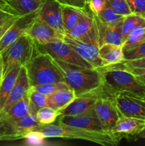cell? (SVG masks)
Listing matches in <instances>:
<instances>
[{"mask_svg":"<svg viewBox=\"0 0 145 146\" xmlns=\"http://www.w3.org/2000/svg\"><path fill=\"white\" fill-rule=\"evenodd\" d=\"M31 131H36L42 134L45 138H61L68 139H79L90 141L103 146L117 145L122 139L118 135L111 131L98 132L89 131L79 127L72 126L58 123L48 125H37Z\"/></svg>","mask_w":145,"mask_h":146,"instance_id":"obj_1","label":"cell"},{"mask_svg":"<svg viewBox=\"0 0 145 146\" xmlns=\"http://www.w3.org/2000/svg\"><path fill=\"white\" fill-rule=\"evenodd\" d=\"M55 61L63 74L65 84L76 96L92 91L104 84L99 68L80 66L57 59Z\"/></svg>","mask_w":145,"mask_h":146,"instance_id":"obj_2","label":"cell"},{"mask_svg":"<svg viewBox=\"0 0 145 146\" xmlns=\"http://www.w3.org/2000/svg\"><path fill=\"white\" fill-rule=\"evenodd\" d=\"M24 66L31 87L65 82L61 68L55 59L48 54L39 53Z\"/></svg>","mask_w":145,"mask_h":146,"instance_id":"obj_3","label":"cell"},{"mask_svg":"<svg viewBox=\"0 0 145 146\" xmlns=\"http://www.w3.org/2000/svg\"><path fill=\"white\" fill-rule=\"evenodd\" d=\"M104 83L115 91H126L145 98V86L122 66V64L99 68Z\"/></svg>","mask_w":145,"mask_h":146,"instance_id":"obj_4","label":"cell"},{"mask_svg":"<svg viewBox=\"0 0 145 146\" xmlns=\"http://www.w3.org/2000/svg\"><path fill=\"white\" fill-rule=\"evenodd\" d=\"M0 54L2 57L4 74L15 63L26 66L39 52L32 38L25 33Z\"/></svg>","mask_w":145,"mask_h":146,"instance_id":"obj_5","label":"cell"},{"mask_svg":"<svg viewBox=\"0 0 145 146\" xmlns=\"http://www.w3.org/2000/svg\"><path fill=\"white\" fill-rule=\"evenodd\" d=\"M116 92L104 83L92 91L76 96L68 106L60 111L61 115H75L82 113L94 106L100 98L114 96Z\"/></svg>","mask_w":145,"mask_h":146,"instance_id":"obj_6","label":"cell"},{"mask_svg":"<svg viewBox=\"0 0 145 146\" xmlns=\"http://www.w3.org/2000/svg\"><path fill=\"white\" fill-rule=\"evenodd\" d=\"M39 53L48 54L53 58L80 66L94 68L80 57L79 54L63 40H58L46 44H36Z\"/></svg>","mask_w":145,"mask_h":146,"instance_id":"obj_7","label":"cell"},{"mask_svg":"<svg viewBox=\"0 0 145 146\" xmlns=\"http://www.w3.org/2000/svg\"><path fill=\"white\" fill-rule=\"evenodd\" d=\"M38 125L36 115L29 114L21 118L0 125V141L25 139L28 133Z\"/></svg>","mask_w":145,"mask_h":146,"instance_id":"obj_8","label":"cell"},{"mask_svg":"<svg viewBox=\"0 0 145 146\" xmlns=\"http://www.w3.org/2000/svg\"><path fill=\"white\" fill-rule=\"evenodd\" d=\"M65 35L98 47L93 15L88 6L82 9L78 22Z\"/></svg>","mask_w":145,"mask_h":146,"instance_id":"obj_9","label":"cell"},{"mask_svg":"<svg viewBox=\"0 0 145 146\" xmlns=\"http://www.w3.org/2000/svg\"><path fill=\"white\" fill-rule=\"evenodd\" d=\"M114 98L122 115L145 119V98L126 91H117Z\"/></svg>","mask_w":145,"mask_h":146,"instance_id":"obj_10","label":"cell"},{"mask_svg":"<svg viewBox=\"0 0 145 146\" xmlns=\"http://www.w3.org/2000/svg\"><path fill=\"white\" fill-rule=\"evenodd\" d=\"M58 123L72 126L79 127L89 131L98 132L108 131L95 113L94 106L78 115H60Z\"/></svg>","mask_w":145,"mask_h":146,"instance_id":"obj_11","label":"cell"},{"mask_svg":"<svg viewBox=\"0 0 145 146\" xmlns=\"http://www.w3.org/2000/svg\"><path fill=\"white\" fill-rule=\"evenodd\" d=\"M37 17L38 10L24 15H20L0 39V53L21 36L26 33L36 20Z\"/></svg>","mask_w":145,"mask_h":146,"instance_id":"obj_12","label":"cell"},{"mask_svg":"<svg viewBox=\"0 0 145 146\" xmlns=\"http://www.w3.org/2000/svg\"><path fill=\"white\" fill-rule=\"evenodd\" d=\"M95 113L108 131H111L122 116L114 96L101 98L94 105Z\"/></svg>","mask_w":145,"mask_h":146,"instance_id":"obj_13","label":"cell"},{"mask_svg":"<svg viewBox=\"0 0 145 146\" xmlns=\"http://www.w3.org/2000/svg\"><path fill=\"white\" fill-rule=\"evenodd\" d=\"M92 15L98 37V47L105 44H113L122 46V28L124 19L117 24H106L101 21L93 13Z\"/></svg>","mask_w":145,"mask_h":146,"instance_id":"obj_14","label":"cell"},{"mask_svg":"<svg viewBox=\"0 0 145 146\" xmlns=\"http://www.w3.org/2000/svg\"><path fill=\"white\" fill-rule=\"evenodd\" d=\"M37 19L65 33L63 25L62 4L56 0H44L38 9Z\"/></svg>","mask_w":145,"mask_h":146,"instance_id":"obj_15","label":"cell"},{"mask_svg":"<svg viewBox=\"0 0 145 146\" xmlns=\"http://www.w3.org/2000/svg\"><path fill=\"white\" fill-rule=\"evenodd\" d=\"M64 41L69 44L79 54L80 56L88 61L94 68H99L109 65L100 56L99 47L87 44L67 35H65Z\"/></svg>","mask_w":145,"mask_h":146,"instance_id":"obj_16","label":"cell"},{"mask_svg":"<svg viewBox=\"0 0 145 146\" xmlns=\"http://www.w3.org/2000/svg\"><path fill=\"white\" fill-rule=\"evenodd\" d=\"M36 44H46L58 40H63L65 34L36 19L26 31Z\"/></svg>","mask_w":145,"mask_h":146,"instance_id":"obj_17","label":"cell"},{"mask_svg":"<svg viewBox=\"0 0 145 146\" xmlns=\"http://www.w3.org/2000/svg\"><path fill=\"white\" fill-rule=\"evenodd\" d=\"M30 87L26 68L24 66H22L15 84L11 89L2 110L0 111V115L5 113L14 104L21 101L26 95Z\"/></svg>","mask_w":145,"mask_h":146,"instance_id":"obj_18","label":"cell"},{"mask_svg":"<svg viewBox=\"0 0 145 146\" xmlns=\"http://www.w3.org/2000/svg\"><path fill=\"white\" fill-rule=\"evenodd\" d=\"M145 127V119L122 115L111 132L121 138L137 136Z\"/></svg>","mask_w":145,"mask_h":146,"instance_id":"obj_19","label":"cell"},{"mask_svg":"<svg viewBox=\"0 0 145 146\" xmlns=\"http://www.w3.org/2000/svg\"><path fill=\"white\" fill-rule=\"evenodd\" d=\"M21 66L22 65L19 63H15L11 65L3 76L0 84V111L2 110L9 95L15 84Z\"/></svg>","mask_w":145,"mask_h":146,"instance_id":"obj_20","label":"cell"},{"mask_svg":"<svg viewBox=\"0 0 145 146\" xmlns=\"http://www.w3.org/2000/svg\"><path fill=\"white\" fill-rule=\"evenodd\" d=\"M75 97V92L71 88L60 90L47 96V106L60 111L68 106Z\"/></svg>","mask_w":145,"mask_h":146,"instance_id":"obj_21","label":"cell"},{"mask_svg":"<svg viewBox=\"0 0 145 146\" xmlns=\"http://www.w3.org/2000/svg\"><path fill=\"white\" fill-rule=\"evenodd\" d=\"M99 55L109 65L120 64L125 61L123 47L122 45L105 44L99 47Z\"/></svg>","mask_w":145,"mask_h":146,"instance_id":"obj_22","label":"cell"},{"mask_svg":"<svg viewBox=\"0 0 145 146\" xmlns=\"http://www.w3.org/2000/svg\"><path fill=\"white\" fill-rule=\"evenodd\" d=\"M84 9V8H83ZM82 9L71 7V6L62 5L63 25L65 34L71 31L76 24L82 13Z\"/></svg>","mask_w":145,"mask_h":146,"instance_id":"obj_23","label":"cell"},{"mask_svg":"<svg viewBox=\"0 0 145 146\" xmlns=\"http://www.w3.org/2000/svg\"><path fill=\"white\" fill-rule=\"evenodd\" d=\"M11 7L19 15L37 11L44 0H7Z\"/></svg>","mask_w":145,"mask_h":146,"instance_id":"obj_24","label":"cell"},{"mask_svg":"<svg viewBox=\"0 0 145 146\" xmlns=\"http://www.w3.org/2000/svg\"><path fill=\"white\" fill-rule=\"evenodd\" d=\"M145 42V27H137L130 31L123 42V50H128Z\"/></svg>","mask_w":145,"mask_h":146,"instance_id":"obj_25","label":"cell"},{"mask_svg":"<svg viewBox=\"0 0 145 146\" xmlns=\"http://www.w3.org/2000/svg\"><path fill=\"white\" fill-rule=\"evenodd\" d=\"M145 27V17L139 14H130L125 17L122 28V44L132 29L137 27Z\"/></svg>","mask_w":145,"mask_h":146,"instance_id":"obj_26","label":"cell"},{"mask_svg":"<svg viewBox=\"0 0 145 146\" xmlns=\"http://www.w3.org/2000/svg\"><path fill=\"white\" fill-rule=\"evenodd\" d=\"M29 103L30 113L36 115L37 111L43 107L47 106V96L35 91L30 87L27 92Z\"/></svg>","mask_w":145,"mask_h":146,"instance_id":"obj_27","label":"cell"},{"mask_svg":"<svg viewBox=\"0 0 145 146\" xmlns=\"http://www.w3.org/2000/svg\"><path fill=\"white\" fill-rule=\"evenodd\" d=\"M60 115L61 112L49 106H45L37 111L36 118L38 125H48L53 123Z\"/></svg>","mask_w":145,"mask_h":146,"instance_id":"obj_28","label":"cell"},{"mask_svg":"<svg viewBox=\"0 0 145 146\" xmlns=\"http://www.w3.org/2000/svg\"><path fill=\"white\" fill-rule=\"evenodd\" d=\"M97 17H98L101 21L106 24H117L122 20L125 18V16L120 15V14H117L115 12V11L112 9L109 5H107L99 14H95Z\"/></svg>","mask_w":145,"mask_h":146,"instance_id":"obj_29","label":"cell"},{"mask_svg":"<svg viewBox=\"0 0 145 146\" xmlns=\"http://www.w3.org/2000/svg\"><path fill=\"white\" fill-rule=\"evenodd\" d=\"M33 89L41 94H44L45 96H49L56 91H60L62 89H65V88H70L68 86L65 82H58L53 83V84H44V85L36 86H31Z\"/></svg>","mask_w":145,"mask_h":146,"instance_id":"obj_30","label":"cell"},{"mask_svg":"<svg viewBox=\"0 0 145 146\" xmlns=\"http://www.w3.org/2000/svg\"><path fill=\"white\" fill-rule=\"evenodd\" d=\"M109 7L113 11L122 16L132 14L126 0H107Z\"/></svg>","mask_w":145,"mask_h":146,"instance_id":"obj_31","label":"cell"},{"mask_svg":"<svg viewBox=\"0 0 145 146\" xmlns=\"http://www.w3.org/2000/svg\"><path fill=\"white\" fill-rule=\"evenodd\" d=\"M125 61L139 59L145 57V42L128 50H123Z\"/></svg>","mask_w":145,"mask_h":146,"instance_id":"obj_32","label":"cell"},{"mask_svg":"<svg viewBox=\"0 0 145 146\" xmlns=\"http://www.w3.org/2000/svg\"><path fill=\"white\" fill-rule=\"evenodd\" d=\"M132 14L145 17V0H126Z\"/></svg>","mask_w":145,"mask_h":146,"instance_id":"obj_33","label":"cell"},{"mask_svg":"<svg viewBox=\"0 0 145 146\" xmlns=\"http://www.w3.org/2000/svg\"><path fill=\"white\" fill-rule=\"evenodd\" d=\"M122 66L129 71H130L136 79L139 81L142 84L145 86V68H141V67H133L125 66L122 63H121Z\"/></svg>","mask_w":145,"mask_h":146,"instance_id":"obj_34","label":"cell"},{"mask_svg":"<svg viewBox=\"0 0 145 146\" xmlns=\"http://www.w3.org/2000/svg\"><path fill=\"white\" fill-rule=\"evenodd\" d=\"M107 0H90L87 4L91 12L95 14H98L107 5Z\"/></svg>","mask_w":145,"mask_h":146,"instance_id":"obj_35","label":"cell"},{"mask_svg":"<svg viewBox=\"0 0 145 146\" xmlns=\"http://www.w3.org/2000/svg\"><path fill=\"white\" fill-rule=\"evenodd\" d=\"M58 2L62 5L71 6L77 8L83 9L87 6V3L85 0H56Z\"/></svg>","mask_w":145,"mask_h":146,"instance_id":"obj_36","label":"cell"},{"mask_svg":"<svg viewBox=\"0 0 145 146\" xmlns=\"http://www.w3.org/2000/svg\"><path fill=\"white\" fill-rule=\"evenodd\" d=\"M20 15H16L14 17H11L10 19H9L8 20H7L6 21L3 22L2 24H0V39L1 38V37L3 36L4 34H5L6 31L8 30V29L14 24V21L16 20V19L19 17Z\"/></svg>","mask_w":145,"mask_h":146,"instance_id":"obj_37","label":"cell"},{"mask_svg":"<svg viewBox=\"0 0 145 146\" xmlns=\"http://www.w3.org/2000/svg\"><path fill=\"white\" fill-rule=\"evenodd\" d=\"M122 64L125 66L133 67H141V68H145V57L144 58H139V59L130 60V61H125Z\"/></svg>","mask_w":145,"mask_h":146,"instance_id":"obj_38","label":"cell"},{"mask_svg":"<svg viewBox=\"0 0 145 146\" xmlns=\"http://www.w3.org/2000/svg\"><path fill=\"white\" fill-rule=\"evenodd\" d=\"M0 9L4 10V11H7V12L8 13H10V14H14V15H19V14H18V13L10 6V4H9L7 0H0Z\"/></svg>","mask_w":145,"mask_h":146,"instance_id":"obj_39","label":"cell"},{"mask_svg":"<svg viewBox=\"0 0 145 146\" xmlns=\"http://www.w3.org/2000/svg\"><path fill=\"white\" fill-rule=\"evenodd\" d=\"M14 14H11L10 13L7 12V11H4V10L0 9V24H2L3 22L6 21L7 20H8L9 19H10L11 17H14Z\"/></svg>","mask_w":145,"mask_h":146,"instance_id":"obj_40","label":"cell"},{"mask_svg":"<svg viewBox=\"0 0 145 146\" xmlns=\"http://www.w3.org/2000/svg\"><path fill=\"white\" fill-rule=\"evenodd\" d=\"M3 76H4V66H3L2 57L0 54V84H1V80L3 78Z\"/></svg>","mask_w":145,"mask_h":146,"instance_id":"obj_41","label":"cell"},{"mask_svg":"<svg viewBox=\"0 0 145 146\" xmlns=\"http://www.w3.org/2000/svg\"><path fill=\"white\" fill-rule=\"evenodd\" d=\"M136 138H145V127H144V128L143 129V131H142V132L139 134V135H137Z\"/></svg>","mask_w":145,"mask_h":146,"instance_id":"obj_42","label":"cell"},{"mask_svg":"<svg viewBox=\"0 0 145 146\" xmlns=\"http://www.w3.org/2000/svg\"><path fill=\"white\" fill-rule=\"evenodd\" d=\"M85 2L87 3V4H88V3H89L90 1V0H85Z\"/></svg>","mask_w":145,"mask_h":146,"instance_id":"obj_43","label":"cell"}]
</instances>
